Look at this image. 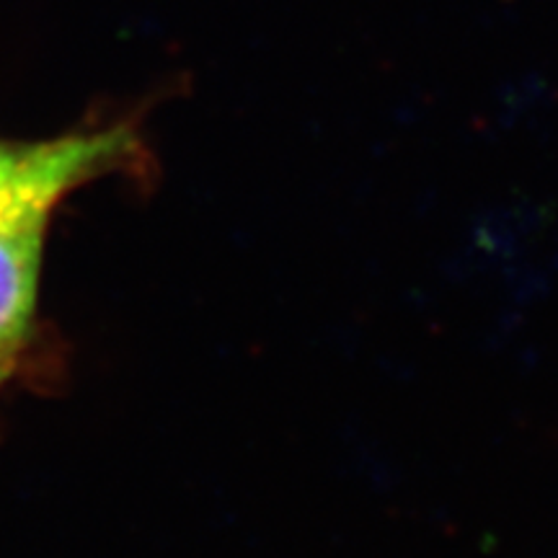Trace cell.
I'll return each instance as SVG.
<instances>
[{"label":"cell","mask_w":558,"mask_h":558,"mask_svg":"<svg viewBox=\"0 0 558 558\" xmlns=\"http://www.w3.org/2000/svg\"><path fill=\"white\" fill-rule=\"evenodd\" d=\"M13 365H16V354H0V386L9 380Z\"/></svg>","instance_id":"cell-3"},{"label":"cell","mask_w":558,"mask_h":558,"mask_svg":"<svg viewBox=\"0 0 558 558\" xmlns=\"http://www.w3.org/2000/svg\"><path fill=\"white\" fill-rule=\"evenodd\" d=\"M47 226L0 230V354H19L39 303Z\"/></svg>","instance_id":"cell-2"},{"label":"cell","mask_w":558,"mask_h":558,"mask_svg":"<svg viewBox=\"0 0 558 558\" xmlns=\"http://www.w3.org/2000/svg\"><path fill=\"white\" fill-rule=\"evenodd\" d=\"M140 145L124 122L47 140H0V230L47 226L60 199L122 171Z\"/></svg>","instance_id":"cell-1"}]
</instances>
